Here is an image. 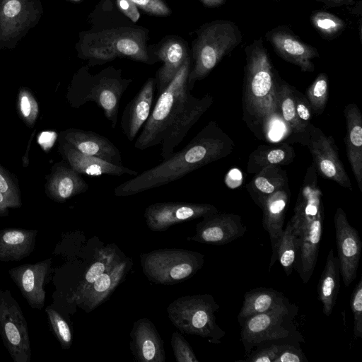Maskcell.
Returning <instances> with one entry per match:
<instances>
[{
	"mask_svg": "<svg viewBox=\"0 0 362 362\" xmlns=\"http://www.w3.org/2000/svg\"><path fill=\"white\" fill-rule=\"evenodd\" d=\"M191 66L189 56L169 85L158 95L134 148L146 150L160 145L161 158H168L211 106V95L196 98L192 94L187 85Z\"/></svg>",
	"mask_w": 362,
	"mask_h": 362,
	"instance_id": "6da1fadb",
	"label": "cell"
},
{
	"mask_svg": "<svg viewBox=\"0 0 362 362\" xmlns=\"http://www.w3.org/2000/svg\"><path fill=\"white\" fill-rule=\"evenodd\" d=\"M234 147L233 140L216 121H210L182 149L121 183L115 188L114 193L117 197H127L168 185L227 157Z\"/></svg>",
	"mask_w": 362,
	"mask_h": 362,
	"instance_id": "7a4b0ae2",
	"label": "cell"
},
{
	"mask_svg": "<svg viewBox=\"0 0 362 362\" xmlns=\"http://www.w3.org/2000/svg\"><path fill=\"white\" fill-rule=\"evenodd\" d=\"M245 52L243 119L258 138H264L272 119L281 115L278 100L280 78L262 38L247 45Z\"/></svg>",
	"mask_w": 362,
	"mask_h": 362,
	"instance_id": "3957f363",
	"label": "cell"
},
{
	"mask_svg": "<svg viewBox=\"0 0 362 362\" xmlns=\"http://www.w3.org/2000/svg\"><path fill=\"white\" fill-rule=\"evenodd\" d=\"M323 194L314 163L308 167L289 222L298 242L295 269L304 284L314 272L323 233Z\"/></svg>",
	"mask_w": 362,
	"mask_h": 362,
	"instance_id": "277c9868",
	"label": "cell"
},
{
	"mask_svg": "<svg viewBox=\"0 0 362 362\" xmlns=\"http://www.w3.org/2000/svg\"><path fill=\"white\" fill-rule=\"evenodd\" d=\"M192 42L193 63L188 75L190 90L195 83L204 78L221 62L242 42L238 26L228 20H216L203 25L197 30Z\"/></svg>",
	"mask_w": 362,
	"mask_h": 362,
	"instance_id": "5b68a950",
	"label": "cell"
},
{
	"mask_svg": "<svg viewBox=\"0 0 362 362\" xmlns=\"http://www.w3.org/2000/svg\"><path fill=\"white\" fill-rule=\"evenodd\" d=\"M88 66L78 73L74 87V102L80 106L87 102L95 103L115 128L117 123L122 97L132 79L122 77L121 69L110 66L95 74L88 71Z\"/></svg>",
	"mask_w": 362,
	"mask_h": 362,
	"instance_id": "8992f818",
	"label": "cell"
},
{
	"mask_svg": "<svg viewBox=\"0 0 362 362\" xmlns=\"http://www.w3.org/2000/svg\"><path fill=\"white\" fill-rule=\"evenodd\" d=\"M297 313L298 307L292 304L247 318L241 325L240 332L245 352L249 353L255 346L270 341H304L293 322Z\"/></svg>",
	"mask_w": 362,
	"mask_h": 362,
	"instance_id": "52a82bcc",
	"label": "cell"
},
{
	"mask_svg": "<svg viewBox=\"0 0 362 362\" xmlns=\"http://www.w3.org/2000/svg\"><path fill=\"white\" fill-rule=\"evenodd\" d=\"M218 308L212 296L204 294L180 298L168 310L172 322L182 332L220 342L225 332L216 322L214 313Z\"/></svg>",
	"mask_w": 362,
	"mask_h": 362,
	"instance_id": "ba28073f",
	"label": "cell"
},
{
	"mask_svg": "<svg viewBox=\"0 0 362 362\" xmlns=\"http://www.w3.org/2000/svg\"><path fill=\"white\" fill-rule=\"evenodd\" d=\"M204 263V256L183 250H159L141 256L144 273L156 284H172L190 277Z\"/></svg>",
	"mask_w": 362,
	"mask_h": 362,
	"instance_id": "9c48e42d",
	"label": "cell"
},
{
	"mask_svg": "<svg viewBox=\"0 0 362 362\" xmlns=\"http://www.w3.org/2000/svg\"><path fill=\"white\" fill-rule=\"evenodd\" d=\"M0 335L14 362H30L31 348L27 321L10 291L1 288Z\"/></svg>",
	"mask_w": 362,
	"mask_h": 362,
	"instance_id": "30bf717a",
	"label": "cell"
},
{
	"mask_svg": "<svg viewBox=\"0 0 362 362\" xmlns=\"http://www.w3.org/2000/svg\"><path fill=\"white\" fill-rule=\"evenodd\" d=\"M302 144L308 146L317 175L353 191L351 182L339 158L332 135L327 136L319 127L310 122Z\"/></svg>",
	"mask_w": 362,
	"mask_h": 362,
	"instance_id": "8fae6325",
	"label": "cell"
},
{
	"mask_svg": "<svg viewBox=\"0 0 362 362\" xmlns=\"http://www.w3.org/2000/svg\"><path fill=\"white\" fill-rule=\"evenodd\" d=\"M39 0H0V45L20 40L40 18Z\"/></svg>",
	"mask_w": 362,
	"mask_h": 362,
	"instance_id": "7c38bea8",
	"label": "cell"
},
{
	"mask_svg": "<svg viewBox=\"0 0 362 362\" xmlns=\"http://www.w3.org/2000/svg\"><path fill=\"white\" fill-rule=\"evenodd\" d=\"M334 223L341 277L348 287L356 277L362 242L358 230L349 223L341 207L336 210Z\"/></svg>",
	"mask_w": 362,
	"mask_h": 362,
	"instance_id": "4fadbf2b",
	"label": "cell"
},
{
	"mask_svg": "<svg viewBox=\"0 0 362 362\" xmlns=\"http://www.w3.org/2000/svg\"><path fill=\"white\" fill-rule=\"evenodd\" d=\"M217 212V208L209 204L158 202L146 207L144 218L150 229L163 231L174 224Z\"/></svg>",
	"mask_w": 362,
	"mask_h": 362,
	"instance_id": "5bb4252c",
	"label": "cell"
},
{
	"mask_svg": "<svg viewBox=\"0 0 362 362\" xmlns=\"http://www.w3.org/2000/svg\"><path fill=\"white\" fill-rule=\"evenodd\" d=\"M265 38L281 58L303 72L314 71L313 59L320 57L318 50L301 40L289 28L277 26L267 32Z\"/></svg>",
	"mask_w": 362,
	"mask_h": 362,
	"instance_id": "9a60e30c",
	"label": "cell"
},
{
	"mask_svg": "<svg viewBox=\"0 0 362 362\" xmlns=\"http://www.w3.org/2000/svg\"><path fill=\"white\" fill-rule=\"evenodd\" d=\"M101 31L114 47L117 57H126L149 65L158 62L152 48H148L147 33L144 28L127 26Z\"/></svg>",
	"mask_w": 362,
	"mask_h": 362,
	"instance_id": "2e32d148",
	"label": "cell"
},
{
	"mask_svg": "<svg viewBox=\"0 0 362 362\" xmlns=\"http://www.w3.org/2000/svg\"><path fill=\"white\" fill-rule=\"evenodd\" d=\"M247 228L235 214L218 212L205 216L197 225L193 240L216 245L230 243L243 236Z\"/></svg>",
	"mask_w": 362,
	"mask_h": 362,
	"instance_id": "e0dca14e",
	"label": "cell"
},
{
	"mask_svg": "<svg viewBox=\"0 0 362 362\" xmlns=\"http://www.w3.org/2000/svg\"><path fill=\"white\" fill-rule=\"evenodd\" d=\"M51 264L52 259H47L34 264L19 265L8 272L32 308L42 309L45 305L46 292L43 285Z\"/></svg>",
	"mask_w": 362,
	"mask_h": 362,
	"instance_id": "ac0fdd59",
	"label": "cell"
},
{
	"mask_svg": "<svg viewBox=\"0 0 362 362\" xmlns=\"http://www.w3.org/2000/svg\"><path fill=\"white\" fill-rule=\"evenodd\" d=\"M152 49L157 59L163 62L155 78L156 88L159 95L173 79L189 53L187 43L182 38L175 36L163 39Z\"/></svg>",
	"mask_w": 362,
	"mask_h": 362,
	"instance_id": "d6986e66",
	"label": "cell"
},
{
	"mask_svg": "<svg viewBox=\"0 0 362 362\" xmlns=\"http://www.w3.org/2000/svg\"><path fill=\"white\" fill-rule=\"evenodd\" d=\"M289 186H285L275 192L262 198L257 204L262 210L263 227L269 235L273 254L269 269L275 262L277 243L282 235L286 212L290 202Z\"/></svg>",
	"mask_w": 362,
	"mask_h": 362,
	"instance_id": "ffe728a7",
	"label": "cell"
},
{
	"mask_svg": "<svg viewBox=\"0 0 362 362\" xmlns=\"http://www.w3.org/2000/svg\"><path fill=\"white\" fill-rule=\"evenodd\" d=\"M156 85V78L149 77L124 109L120 124L124 134L130 141L136 138L150 115Z\"/></svg>",
	"mask_w": 362,
	"mask_h": 362,
	"instance_id": "44dd1931",
	"label": "cell"
},
{
	"mask_svg": "<svg viewBox=\"0 0 362 362\" xmlns=\"http://www.w3.org/2000/svg\"><path fill=\"white\" fill-rule=\"evenodd\" d=\"M66 139L70 148L111 163L121 165L122 155L116 146L107 137L92 131L72 130Z\"/></svg>",
	"mask_w": 362,
	"mask_h": 362,
	"instance_id": "7402d4cb",
	"label": "cell"
},
{
	"mask_svg": "<svg viewBox=\"0 0 362 362\" xmlns=\"http://www.w3.org/2000/svg\"><path fill=\"white\" fill-rule=\"evenodd\" d=\"M346 124L344 137L347 158L362 192V115L354 103L348 104L344 110Z\"/></svg>",
	"mask_w": 362,
	"mask_h": 362,
	"instance_id": "603a6c76",
	"label": "cell"
},
{
	"mask_svg": "<svg viewBox=\"0 0 362 362\" xmlns=\"http://www.w3.org/2000/svg\"><path fill=\"white\" fill-rule=\"evenodd\" d=\"M284 295L273 288H255L245 293L238 315L240 325L250 317L291 305Z\"/></svg>",
	"mask_w": 362,
	"mask_h": 362,
	"instance_id": "cb8c5ba5",
	"label": "cell"
},
{
	"mask_svg": "<svg viewBox=\"0 0 362 362\" xmlns=\"http://www.w3.org/2000/svg\"><path fill=\"white\" fill-rule=\"evenodd\" d=\"M37 230L6 228L0 230V261H20L35 248Z\"/></svg>",
	"mask_w": 362,
	"mask_h": 362,
	"instance_id": "d4e9b609",
	"label": "cell"
},
{
	"mask_svg": "<svg viewBox=\"0 0 362 362\" xmlns=\"http://www.w3.org/2000/svg\"><path fill=\"white\" fill-rule=\"evenodd\" d=\"M65 150L67 160L72 168L78 173L90 176L103 175L136 176L139 174L137 171L132 170L122 165H115L95 156L83 154L70 147H66Z\"/></svg>",
	"mask_w": 362,
	"mask_h": 362,
	"instance_id": "484cf974",
	"label": "cell"
},
{
	"mask_svg": "<svg viewBox=\"0 0 362 362\" xmlns=\"http://www.w3.org/2000/svg\"><path fill=\"white\" fill-rule=\"evenodd\" d=\"M295 157V149L288 143L259 145L249 156L247 172L255 174L266 167L286 165Z\"/></svg>",
	"mask_w": 362,
	"mask_h": 362,
	"instance_id": "4316f807",
	"label": "cell"
},
{
	"mask_svg": "<svg viewBox=\"0 0 362 362\" xmlns=\"http://www.w3.org/2000/svg\"><path fill=\"white\" fill-rule=\"evenodd\" d=\"M340 269L334 249H330L325 268L317 286L318 298L322 305V313L329 317L335 306L340 287Z\"/></svg>",
	"mask_w": 362,
	"mask_h": 362,
	"instance_id": "83f0119b",
	"label": "cell"
},
{
	"mask_svg": "<svg viewBox=\"0 0 362 362\" xmlns=\"http://www.w3.org/2000/svg\"><path fill=\"white\" fill-rule=\"evenodd\" d=\"M77 47L80 57L88 60V66L103 64L117 57L114 47L101 30L81 33Z\"/></svg>",
	"mask_w": 362,
	"mask_h": 362,
	"instance_id": "f1b7e54d",
	"label": "cell"
},
{
	"mask_svg": "<svg viewBox=\"0 0 362 362\" xmlns=\"http://www.w3.org/2000/svg\"><path fill=\"white\" fill-rule=\"evenodd\" d=\"M288 185L285 170L280 166H269L255 173L246 189L257 204L262 198Z\"/></svg>",
	"mask_w": 362,
	"mask_h": 362,
	"instance_id": "f546056e",
	"label": "cell"
},
{
	"mask_svg": "<svg viewBox=\"0 0 362 362\" xmlns=\"http://www.w3.org/2000/svg\"><path fill=\"white\" fill-rule=\"evenodd\" d=\"M134 340L139 360L143 361H164L162 344L151 322L141 320L136 324Z\"/></svg>",
	"mask_w": 362,
	"mask_h": 362,
	"instance_id": "4dcf8cb0",
	"label": "cell"
},
{
	"mask_svg": "<svg viewBox=\"0 0 362 362\" xmlns=\"http://www.w3.org/2000/svg\"><path fill=\"white\" fill-rule=\"evenodd\" d=\"M278 100L283 120L291 134L300 136L299 141L303 144L306 129L303 127L296 115L293 87L281 80L279 85Z\"/></svg>",
	"mask_w": 362,
	"mask_h": 362,
	"instance_id": "1f68e13d",
	"label": "cell"
},
{
	"mask_svg": "<svg viewBox=\"0 0 362 362\" xmlns=\"http://www.w3.org/2000/svg\"><path fill=\"white\" fill-rule=\"evenodd\" d=\"M297 251V238L288 221L276 248V257L278 258L287 276L292 273L295 267Z\"/></svg>",
	"mask_w": 362,
	"mask_h": 362,
	"instance_id": "d6a6232c",
	"label": "cell"
},
{
	"mask_svg": "<svg viewBox=\"0 0 362 362\" xmlns=\"http://www.w3.org/2000/svg\"><path fill=\"white\" fill-rule=\"evenodd\" d=\"M310 21L320 35L327 40L337 38L346 28V23L341 18L325 11H314Z\"/></svg>",
	"mask_w": 362,
	"mask_h": 362,
	"instance_id": "836d02e7",
	"label": "cell"
},
{
	"mask_svg": "<svg viewBox=\"0 0 362 362\" xmlns=\"http://www.w3.org/2000/svg\"><path fill=\"white\" fill-rule=\"evenodd\" d=\"M60 173L55 187V196L59 199L65 200L88 190V184L73 168L63 169Z\"/></svg>",
	"mask_w": 362,
	"mask_h": 362,
	"instance_id": "e575fe53",
	"label": "cell"
},
{
	"mask_svg": "<svg viewBox=\"0 0 362 362\" xmlns=\"http://www.w3.org/2000/svg\"><path fill=\"white\" fill-rule=\"evenodd\" d=\"M329 97V78L325 73H320L306 90V98L311 111L315 115H321Z\"/></svg>",
	"mask_w": 362,
	"mask_h": 362,
	"instance_id": "d590c367",
	"label": "cell"
},
{
	"mask_svg": "<svg viewBox=\"0 0 362 362\" xmlns=\"http://www.w3.org/2000/svg\"><path fill=\"white\" fill-rule=\"evenodd\" d=\"M46 313L52 329L64 349H69L71 344L72 335L70 327L64 317L50 306L46 308Z\"/></svg>",
	"mask_w": 362,
	"mask_h": 362,
	"instance_id": "8d00e7d4",
	"label": "cell"
},
{
	"mask_svg": "<svg viewBox=\"0 0 362 362\" xmlns=\"http://www.w3.org/2000/svg\"><path fill=\"white\" fill-rule=\"evenodd\" d=\"M288 343L286 341H274L258 345L257 349L251 353L245 361L250 362H274L279 353Z\"/></svg>",
	"mask_w": 362,
	"mask_h": 362,
	"instance_id": "74e56055",
	"label": "cell"
},
{
	"mask_svg": "<svg viewBox=\"0 0 362 362\" xmlns=\"http://www.w3.org/2000/svg\"><path fill=\"white\" fill-rule=\"evenodd\" d=\"M350 306L354 315V334L362 337V278L360 279L351 295Z\"/></svg>",
	"mask_w": 362,
	"mask_h": 362,
	"instance_id": "f35d334b",
	"label": "cell"
},
{
	"mask_svg": "<svg viewBox=\"0 0 362 362\" xmlns=\"http://www.w3.org/2000/svg\"><path fill=\"white\" fill-rule=\"evenodd\" d=\"M172 346L173 348L177 361H198L189 345L178 333L175 332L172 336Z\"/></svg>",
	"mask_w": 362,
	"mask_h": 362,
	"instance_id": "ab89813d",
	"label": "cell"
},
{
	"mask_svg": "<svg viewBox=\"0 0 362 362\" xmlns=\"http://www.w3.org/2000/svg\"><path fill=\"white\" fill-rule=\"evenodd\" d=\"M296 112L303 127L306 129L312 118V111L308 99L293 87Z\"/></svg>",
	"mask_w": 362,
	"mask_h": 362,
	"instance_id": "60d3db41",
	"label": "cell"
},
{
	"mask_svg": "<svg viewBox=\"0 0 362 362\" xmlns=\"http://www.w3.org/2000/svg\"><path fill=\"white\" fill-rule=\"evenodd\" d=\"M137 8L146 13L159 16H166L171 14V10L163 0H132Z\"/></svg>",
	"mask_w": 362,
	"mask_h": 362,
	"instance_id": "b9f144b4",
	"label": "cell"
},
{
	"mask_svg": "<svg viewBox=\"0 0 362 362\" xmlns=\"http://www.w3.org/2000/svg\"><path fill=\"white\" fill-rule=\"evenodd\" d=\"M274 362H308L298 343H288Z\"/></svg>",
	"mask_w": 362,
	"mask_h": 362,
	"instance_id": "7bdbcfd3",
	"label": "cell"
},
{
	"mask_svg": "<svg viewBox=\"0 0 362 362\" xmlns=\"http://www.w3.org/2000/svg\"><path fill=\"white\" fill-rule=\"evenodd\" d=\"M119 10L132 22L136 23L140 18L137 6L132 0H116Z\"/></svg>",
	"mask_w": 362,
	"mask_h": 362,
	"instance_id": "ee69618b",
	"label": "cell"
},
{
	"mask_svg": "<svg viewBox=\"0 0 362 362\" xmlns=\"http://www.w3.org/2000/svg\"><path fill=\"white\" fill-rule=\"evenodd\" d=\"M105 264L100 262H96L91 265L87 271L85 279L88 283H93L105 272Z\"/></svg>",
	"mask_w": 362,
	"mask_h": 362,
	"instance_id": "f6af8a7d",
	"label": "cell"
},
{
	"mask_svg": "<svg viewBox=\"0 0 362 362\" xmlns=\"http://www.w3.org/2000/svg\"><path fill=\"white\" fill-rule=\"evenodd\" d=\"M242 182V173L237 168H233L228 171L225 177L226 185L232 189L238 187L241 185Z\"/></svg>",
	"mask_w": 362,
	"mask_h": 362,
	"instance_id": "bcb514c9",
	"label": "cell"
},
{
	"mask_svg": "<svg viewBox=\"0 0 362 362\" xmlns=\"http://www.w3.org/2000/svg\"><path fill=\"white\" fill-rule=\"evenodd\" d=\"M110 276L103 273L93 282V288L98 292H104L110 288Z\"/></svg>",
	"mask_w": 362,
	"mask_h": 362,
	"instance_id": "7dc6e473",
	"label": "cell"
},
{
	"mask_svg": "<svg viewBox=\"0 0 362 362\" xmlns=\"http://www.w3.org/2000/svg\"><path fill=\"white\" fill-rule=\"evenodd\" d=\"M57 138V134L53 132H44L39 136V143L45 148H49L52 146Z\"/></svg>",
	"mask_w": 362,
	"mask_h": 362,
	"instance_id": "c3c4849f",
	"label": "cell"
},
{
	"mask_svg": "<svg viewBox=\"0 0 362 362\" xmlns=\"http://www.w3.org/2000/svg\"><path fill=\"white\" fill-rule=\"evenodd\" d=\"M317 2H320L325 5V8L339 7L342 6L352 5L355 0H315Z\"/></svg>",
	"mask_w": 362,
	"mask_h": 362,
	"instance_id": "681fc988",
	"label": "cell"
},
{
	"mask_svg": "<svg viewBox=\"0 0 362 362\" xmlns=\"http://www.w3.org/2000/svg\"><path fill=\"white\" fill-rule=\"evenodd\" d=\"M21 110L25 117H28L31 112V104L26 95H23L21 99Z\"/></svg>",
	"mask_w": 362,
	"mask_h": 362,
	"instance_id": "f907efd6",
	"label": "cell"
},
{
	"mask_svg": "<svg viewBox=\"0 0 362 362\" xmlns=\"http://www.w3.org/2000/svg\"><path fill=\"white\" fill-rule=\"evenodd\" d=\"M206 7L216 8L223 5L226 0H199Z\"/></svg>",
	"mask_w": 362,
	"mask_h": 362,
	"instance_id": "816d5d0a",
	"label": "cell"
},
{
	"mask_svg": "<svg viewBox=\"0 0 362 362\" xmlns=\"http://www.w3.org/2000/svg\"><path fill=\"white\" fill-rule=\"evenodd\" d=\"M8 191V185L5 178L0 174V192L2 194H6Z\"/></svg>",
	"mask_w": 362,
	"mask_h": 362,
	"instance_id": "f5cc1de1",
	"label": "cell"
},
{
	"mask_svg": "<svg viewBox=\"0 0 362 362\" xmlns=\"http://www.w3.org/2000/svg\"><path fill=\"white\" fill-rule=\"evenodd\" d=\"M6 204H8V202L5 200V197L0 192V209H4Z\"/></svg>",
	"mask_w": 362,
	"mask_h": 362,
	"instance_id": "db71d44e",
	"label": "cell"
},
{
	"mask_svg": "<svg viewBox=\"0 0 362 362\" xmlns=\"http://www.w3.org/2000/svg\"><path fill=\"white\" fill-rule=\"evenodd\" d=\"M72 1H80V0H72Z\"/></svg>",
	"mask_w": 362,
	"mask_h": 362,
	"instance_id": "11a10c76",
	"label": "cell"
}]
</instances>
